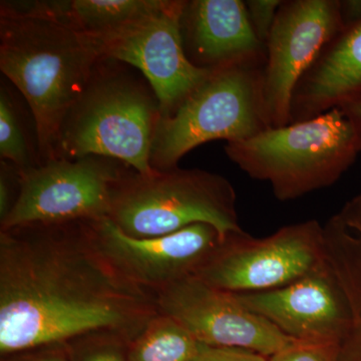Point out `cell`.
<instances>
[{
	"instance_id": "9a60e30c",
	"label": "cell",
	"mask_w": 361,
	"mask_h": 361,
	"mask_svg": "<svg viewBox=\"0 0 361 361\" xmlns=\"http://www.w3.org/2000/svg\"><path fill=\"white\" fill-rule=\"evenodd\" d=\"M361 97V21L323 49L292 97L290 123L303 122Z\"/></svg>"
},
{
	"instance_id": "6da1fadb",
	"label": "cell",
	"mask_w": 361,
	"mask_h": 361,
	"mask_svg": "<svg viewBox=\"0 0 361 361\" xmlns=\"http://www.w3.org/2000/svg\"><path fill=\"white\" fill-rule=\"evenodd\" d=\"M92 221L0 230V355L94 332L135 339L160 315L104 255Z\"/></svg>"
},
{
	"instance_id": "cb8c5ba5",
	"label": "cell",
	"mask_w": 361,
	"mask_h": 361,
	"mask_svg": "<svg viewBox=\"0 0 361 361\" xmlns=\"http://www.w3.org/2000/svg\"><path fill=\"white\" fill-rule=\"evenodd\" d=\"M195 361H269V357L250 349L202 344Z\"/></svg>"
},
{
	"instance_id": "8992f818",
	"label": "cell",
	"mask_w": 361,
	"mask_h": 361,
	"mask_svg": "<svg viewBox=\"0 0 361 361\" xmlns=\"http://www.w3.org/2000/svg\"><path fill=\"white\" fill-rule=\"evenodd\" d=\"M265 63L215 68L173 115L161 116L151 167L170 170L205 142L242 141L271 128L266 110Z\"/></svg>"
},
{
	"instance_id": "9c48e42d",
	"label": "cell",
	"mask_w": 361,
	"mask_h": 361,
	"mask_svg": "<svg viewBox=\"0 0 361 361\" xmlns=\"http://www.w3.org/2000/svg\"><path fill=\"white\" fill-rule=\"evenodd\" d=\"M343 30L339 0H283L266 42L263 90L271 127L290 123L292 97L323 49Z\"/></svg>"
},
{
	"instance_id": "5bb4252c",
	"label": "cell",
	"mask_w": 361,
	"mask_h": 361,
	"mask_svg": "<svg viewBox=\"0 0 361 361\" xmlns=\"http://www.w3.org/2000/svg\"><path fill=\"white\" fill-rule=\"evenodd\" d=\"M183 47L192 65L206 70L265 63L242 0H185L180 18Z\"/></svg>"
},
{
	"instance_id": "d4e9b609",
	"label": "cell",
	"mask_w": 361,
	"mask_h": 361,
	"mask_svg": "<svg viewBox=\"0 0 361 361\" xmlns=\"http://www.w3.org/2000/svg\"><path fill=\"white\" fill-rule=\"evenodd\" d=\"M0 361H70L66 344H49L1 356Z\"/></svg>"
},
{
	"instance_id": "7402d4cb",
	"label": "cell",
	"mask_w": 361,
	"mask_h": 361,
	"mask_svg": "<svg viewBox=\"0 0 361 361\" xmlns=\"http://www.w3.org/2000/svg\"><path fill=\"white\" fill-rule=\"evenodd\" d=\"M283 0H247L245 6L252 28L258 39L265 44L269 39L278 11Z\"/></svg>"
},
{
	"instance_id": "484cf974",
	"label": "cell",
	"mask_w": 361,
	"mask_h": 361,
	"mask_svg": "<svg viewBox=\"0 0 361 361\" xmlns=\"http://www.w3.org/2000/svg\"><path fill=\"white\" fill-rule=\"evenodd\" d=\"M342 28L351 27L361 21V0H339Z\"/></svg>"
},
{
	"instance_id": "3957f363",
	"label": "cell",
	"mask_w": 361,
	"mask_h": 361,
	"mask_svg": "<svg viewBox=\"0 0 361 361\" xmlns=\"http://www.w3.org/2000/svg\"><path fill=\"white\" fill-rule=\"evenodd\" d=\"M161 104L141 71L116 59L97 61L82 96L68 111L56 159L103 156L152 172Z\"/></svg>"
},
{
	"instance_id": "4316f807",
	"label": "cell",
	"mask_w": 361,
	"mask_h": 361,
	"mask_svg": "<svg viewBox=\"0 0 361 361\" xmlns=\"http://www.w3.org/2000/svg\"><path fill=\"white\" fill-rule=\"evenodd\" d=\"M339 109H341L343 111L344 115L348 118L351 126H353V130H355L358 149L361 153V97H357L350 103L344 104Z\"/></svg>"
},
{
	"instance_id": "ffe728a7",
	"label": "cell",
	"mask_w": 361,
	"mask_h": 361,
	"mask_svg": "<svg viewBox=\"0 0 361 361\" xmlns=\"http://www.w3.org/2000/svg\"><path fill=\"white\" fill-rule=\"evenodd\" d=\"M134 339L115 332H94L66 343L70 361H129Z\"/></svg>"
},
{
	"instance_id": "e0dca14e",
	"label": "cell",
	"mask_w": 361,
	"mask_h": 361,
	"mask_svg": "<svg viewBox=\"0 0 361 361\" xmlns=\"http://www.w3.org/2000/svg\"><path fill=\"white\" fill-rule=\"evenodd\" d=\"M0 160L11 161L23 173L42 165L35 116L4 77L0 85Z\"/></svg>"
},
{
	"instance_id": "7a4b0ae2",
	"label": "cell",
	"mask_w": 361,
	"mask_h": 361,
	"mask_svg": "<svg viewBox=\"0 0 361 361\" xmlns=\"http://www.w3.org/2000/svg\"><path fill=\"white\" fill-rule=\"evenodd\" d=\"M102 56L101 44L54 1H1L0 71L35 116L42 165L56 160L63 122Z\"/></svg>"
},
{
	"instance_id": "8fae6325",
	"label": "cell",
	"mask_w": 361,
	"mask_h": 361,
	"mask_svg": "<svg viewBox=\"0 0 361 361\" xmlns=\"http://www.w3.org/2000/svg\"><path fill=\"white\" fill-rule=\"evenodd\" d=\"M156 301L160 314L205 345L250 349L270 357L297 341L249 310L236 294L197 277L159 292Z\"/></svg>"
},
{
	"instance_id": "52a82bcc",
	"label": "cell",
	"mask_w": 361,
	"mask_h": 361,
	"mask_svg": "<svg viewBox=\"0 0 361 361\" xmlns=\"http://www.w3.org/2000/svg\"><path fill=\"white\" fill-rule=\"evenodd\" d=\"M327 264L323 225L307 220L264 238L245 231L228 235L196 276L233 293L274 290Z\"/></svg>"
},
{
	"instance_id": "277c9868",
	"label": "cell",
	"mask_w": 361,
	"mask_h": 361,
	"mask_svg": "<svg viewBox=\"0 0 361 361\" xmlns=\"http://www.w3.org/2000/svg\"><path fill=\"white\" fill-rule=\"evenodd\" d=\"M225 153L252 179L269 183L283 202L336 184L360 154L355 130L339 108L226 142Z\"/></svg>"
},
{
	"instance_id": "603a6c76",
	"label": "cell",
	"mask_w": 361,
	"mask_h": 361,
	"mask_svg": "<svg viewBox=\"0 0 361 361\" xmlns=\"http://www.w3.org/2000/svg\"><path fill=\"white\" fill-rule=\"evenodd\" d=\"M23 172L8 161L0 160V223L6 219L20 198Z\"/></svg>"
},
{
	"instance_id": "7c38bea8",
	"label": "cell",
	"mask_w": 361,
	"mask_h": 361,
	"mask_svg": "<svg viewBox=\"0 0 361 361\" xmlns=\"http://www.w3.org/2000/svg\"><path fill=\"white\" fill-rule=\"evenodd\" d=\"M92 225L97 246L114 268L154 295L196 276L224 240L206 223L145 239L128 236L106 218L92 220Z\"/></svg>"
},
{
	"instance_id": "ba28073f",
	"label": "cell",
	"mask_w": 361,
	"mask_h": 361,
	"mask_svg": "<svg viewBox=\"0 0 361 361\" xmlns=\"http://www.w3.org/2000/svg\"><path fill=\"white\" fill-rule=\"evenodd\" d=\"M130 169L103 156L56 159L23 173L20 198L0 230L33 223L108 218L111 195Z\"/></svg>"
},
{
	"instance_id": "2e32d148",
	"label": "cell",
	"mask_w": 361,
	"mask_h": 361,
	"mask_svg": "<svg viewBox=\"0 0 361 361\" xmlns=\"http://www.w3.org/2000/svg\"><path fill=\"white\" fill-rule=\"evenodd\" d=\"M327 262L348 300L350 327L339 361H361V192L323 225Z\"/></svg>"
},
{
	"instance_id": "44dd1931",
	"label": "cell",
	"mask_w": 361,
	"mask_h": 361,
	"mask_svg": "<svg viewBox=\"0 0 361 361\" xmlns=\"http://www.w3.org/2000/svg\"><path fill=\"white\" fill-rule=\"evenodd\" d=\"M339 348L336 343L296 341L271 355L269 361H339Z\"/></svg>"
},
{
	"instance_id": "5b68a950",
	"label": "cell",
	"mask_w": 361,
	"mask_h": 361,
	"mask_svg": "<svg viewBox=\"0 0 361 361\" xmlns=\"http://www.w3.org/2000/svg\"><path fill=\"white\" fill-rule=\"evenodd\" d=\"M237 195L229 180L201 169L155 170L130 168L111 195L108 218L128 236L154 238L188 226L212 225L223 239L243 231Z\"/></svg>"
},
{
	"instance_id": "ac0fdd59",
	"label": "cell",
	"mask_w": 361,
	"mask_h": 361,
	"mask_svg": "<svg viewBox=\"0 0 361 361\" xmlns=\"http://www.w3.org/2000/svg\"><path fill=\"white\" fill-rule=\"evenodd\" d=\"M164 0H66L54 1L56 11L80 32L103 39L155 13Z\"/></svg>"
},
{
	"instance_id": "4fadbf2b",
	"label": "cell",
	"mask_w": 361,
	"mask_h": 361,
	"mask_svg": "<svg viewBox=\"0 0 361 361\" xmlns=\"http://www.w3.org/2000/svg\"><path fill=\"white\" fill-rule=\"evenodd\" d=\"M235 294L249 310L297 341L341 345L350 327L348 300L329 262L282 288Z\"/></svg>"
},
{
	"instance_id": "d6986e66",
	"label": "cell",
	"mask_w": 361,
	"mask_h": 361,
	"mask_svg": "<svg viewBox=\"0 0 361 361\" xmlns=\"http://www.w3.org/2000/svg\"><path fill=\"white\" fill-rule=\"evenodd\" d=\"M201 345L174 320L160 314L132 341L129 361H195Z\"/></svg>"
},
{
	"instance_id": "30bf717a",
	"label": "cell",
	"mask_w": 361,
	"mask_h": 361,
	"mask_svg": "<svg viewBox=\"0 0 361 361\" xmlns=\"http://www.w3.org/2000/svg\"><path fill=\"white\" fill-rule=\"evenodd\" d=\"M185 0H164L163 6L120 32L97 39L104 56L141 71L161 104V116L173 115L212 73L188 59L180 32Z\"/></svg>"
}]
</instances>
